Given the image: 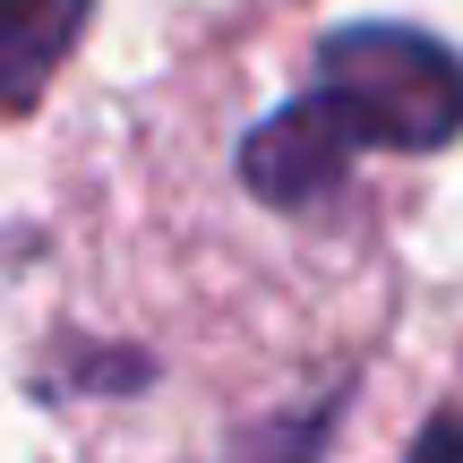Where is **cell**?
I'll return each mask as SVG.
<instances>
[{
  "label": "cell",
  "mask_w": 463,
  "mask_h": 463,
  "mask_svg": "<svg viewBox=\"0 0 463 463\" xmlns=\"http://www.w3.org/2000/svg\"><path fill=\"white\" fill-rule=\"evenodd\" d=\"M86 17H95V0H0V103L17 120L43 103L52 69L69 61Z\"/></svg>",
  "instance_id": "3"
},
{
  "label": "cell",
  "mask_w": 463,
  "mask_h": 463,
  "mask_svg": "<svg viewBox=\"0 0 463 463\" xmlns=\"http://www.w3.org/2000/svg\"><path fill=\"white\" fill-rule=\"evenodd\" d=\"M361 155H378L369 146V129H361V112L344 103V86H326V78H309L292 103H275L266 120H249V137H241V189L258 206H275V215H326L335 198L352 189V164Z\"/></svg>",
  "instance_id": "2"
},
{
  "label": "cell",
  "mask_w": 463,
  "mask_h": 463,
  "mask_svg": "<svg viewBox=\"0 0 463 463\" xmlns=\"http://www.w3.org/2000/svg\"><path fill=\"white\" fill-rule=\"evenodd\" d=\"M317 78L344 86L378 155H438L463 137V52L403 17H344L317 34Z\"/></svg>",
  "instance_id": "1"
}]
</instances>
